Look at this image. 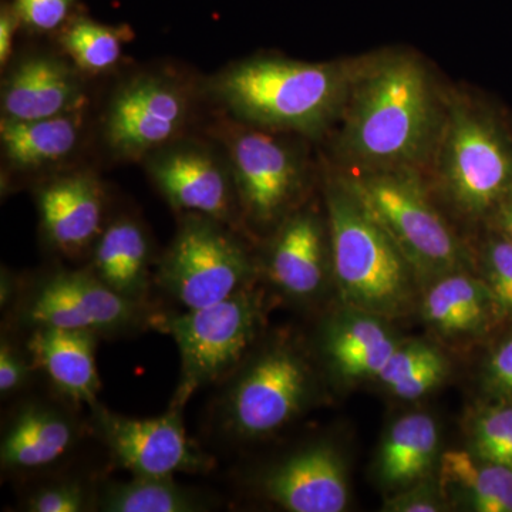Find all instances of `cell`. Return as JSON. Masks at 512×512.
<instances>
[{
    "instance_id": "6da1fadb",
    "label": "cell",
    "mask_w": 512,
    "mask_h": 512,
    "mask_svg": "<svg viewBox=\"0 0 512 512\" xmlns=\"http://www.w3.org/2000/svg\"><path fill=\"white\" fill-rule=\"evenodd\" d=\"M338 148L360 173L414 170L437 150L446 110L426 64L406 52L357 60Z\"/></svg>"
},
{
    "instance_id": "7a4b0ae2",
    "label": "cell",
    "mask_w": 512,
    "mask_h": 512,
    "mask_svg": "<svg viewBox=\"0 0 512 512\" xmlns=\"http://www.w3.org/2000/svg\"><path fill=\"white\" fill-rule=\"evenodd\" d=\"M356 64L255 57L232 64L212 87L218 100L251 126L316 137L342 116Z\"/></svg>"
},
{
    "instance_id": "3957f363",
    "label": "cell",
    "mask_w": 512,
    "mask_h": 512,
    "mask_svg": "<svg viewBox=\"0 0 512 512\" xmlns=\"http://www.w3.org/2000/svg\"><path fill=\"white\" fill-rule=\"evenodd\" d=\"M333 272L350 308L379 318L403 315L412 305L413 268L386 229L338 178L326 191Z\"/></svg>"
},
{
    "instance_id": "277c9868",
    "label": "cell",
    "mask_w": 512,
    "mask_h": 512,
    "mask_svg": "<svg viewBox=\"0 0 512 512\" xmlns=\"http://www.w3.org/2000/svg\"><path fill=\"white\" fill-rule=\"evenodd\" d=\"M264 316V295L254 285L205 308L163 313L158 329L174 339L181 362L170 406L184 409L198 390L227 380L254 349Z\"/></svg>"
},
{
    "instance_id": "5b68a950",
    "label": "cell",
    "mask_w": 512,
    "mask_h": 512,
    "mask_svg": "<svg viewBox=\"0 0 512 512\" xmlns=\"http://www.w3.org/2000/svg\"><path fill=\"white\" fill-rule=\"evenodd\" d=\"M212 421L221 437L251 441L271 436L295 420L312 390L311 367L289 343L249 353L220 384Z\"/></svg>"
},
{
    "instance_id": "8992f818",
    "label": "cell",
    "mask_w": 512,
    "mask_h": 512,
    "mask_svg": "<svg viewBox=\"0 0 512 512\" xmlns=\"http://www.w3.org/2000/svg\"><path fill=\"white\" fill-rule=\"evenodd\" d=\"M345 181L413 271L440 278L463 265L460 242L427 200L414 170L357 171Z\"/></svg>"
},
{
    "instance_id": "52a82bcc",
    "label": "cell",
    "mask_w": 512,
    "mask_h": 512,
    "mask_svg": "<svg viewBox=\"0 0 512 512\" xmlns=\"http://www.w3.org/2000/svg\"><path fill=\"white\" fill-rule=\"evenodd\" d=\"M255 265L229 225L184 214L158 264L157 284L188 309L214 305L252 285Z\"/></svg>"
},
{
    "instance_id": "ba28073f",
    "label": "cell",
    "mask_w": 512,
    "mask_h": 512,
    "mask_svg": "<svg viewBox=\"0 0 512 512\" xmlns=\"http://www.w3.org/2000/svg\"><path fill=\"white\" fill-rule=\"evenodd\" d=\"M19 328L90 330L100 338L158 328L163 312L111 291L90 268L55 271L18 291L12 303Z\"/></svg>"
},
{
    "instance_id": "9c48e42d",
    "label": "cell",
    "mask_w": 512,
    "mask_h": 512,
    "mask_svg": "<svg viewBox=\"0 0 512 512\" xmlns=\"http://www.w3.org/2000/svg\"><path fill=\"white\" fill-rule=\"evenodd\" d=\"M437 151L441 180L461 211L484 214L510 192V144L474 104L464 99L447 104Z\"/></svg>"
},
{
    "instance_id": "30bf717a",
    "label": "cell",
    "mask_w": 512,
    "mask_h": 512,
    "mask_svg": "<svg viewBox=\"0 0 512 512\" xmlns=\"http://www.w3.org/2000/svg\"><path fill=\"white\" fill-rule=\"evenodd\" d=\"M89 409V430L111 461L131 476L202 474L215 466L214 458L188 437L183 409L170 406L153 419H133L100 402Z\"/></svg>"
},
{
    "instance_id": "8fae6325",
    "label": "cell",
    "mask_w": 512,
    "mask_h": 512,
    "mask_svg": "<svg viewBox=\"0 0 512 512\" xmlns=\"http://www.w3.org/2000/svg\"><path fill=\"white\" fill-rule=\"evenodd\" d=\"M239 208L249 222L284 221L303 187V164L288 144L265 130L242 128L227 137Z\"/></svg>"
},
{
    "instance_id": "7c38bea8",
    "label": "cell",
    "mask_w": 512,
    "mask_h": 512,
    "mask_svg": "<svg viewBox=\"0 0 512 512\" xmlns=\"http://www.w3.org/2000/svg\"><path fill=\"white\" fill-rule=\"evenodd\" d=\"M190 100L173 80L144 74L120 87L104 116V140L123 158L150 156L183 130Z\"/></svg>"
},
{
    "instance_id": "4fadbf2b",
    "label": "cell",
    "mask_w": 512,
    "mask_h": 512,
    "mask_svg": "<svg viewBox=\"0 0 512 512\" xmlns=\"http://www.w3.org/2000/svg\"><path fill=\"white\" fill-rule=\"evenodd\" d=\"M77 407L59 396L20 402L3 424V473L39 476L66 460L84 436V424L74 413Z\"/></svg>"
},
{
    "instance_id": "5bb4252c",
    "label": "cell",
    "mask_w": 512,
    "mask_h": 512,
    "mask_svg": "<svg viewBox=\"0 0 512 512\" xmlns=\"http://www.w3.org/2000/svg\"><path fill=\"white\" fill-rule=\"evenodd\" d=\"M148 173L174 210L231 224L238 198L232 175L211 153L192 144L150 154Z\"/></svg>"
},
{
    "instance_id": "9a60e30c",
    "label": "cell",
    "mask_w": 512,
    "mask_h": 512,
    "mask_svg": "<svg viewBox=\"0 0 512 512\" xmlns=\"http://www.w3.org/2000/svg\"><path fill=\"white\" fill-rule=\"evenodd\" d=\"M262 494L291 512H342L348 505V478L342 458L328 444L295 451L261 478Z\"/></svg>"
},
{
    "instance_id": "2e32d148",
    "label": "cell",
    "mask_w": 512,
    "mask_h": 512,
    "mask_svg": "<svg viewBox=\"0 0 512 512\" xmlns=\"http://www.w3.org/2000/svg\"><path fill=\"white\" fill-rule=\"evenodd\" d=\"M47 244L69 258L93 249L104 227V192L93 175H64L37 191Z\"/></svg>"
},
{
    "instance_id": "e0dca14e",
    "label": "cell",
    "mask_w": 512,
    "mask_h": 512,
    "mask_svg": "<svg viewBox=\"0 0 512 512\" xmlns=\"http://www.w3.org/2000/svg\"><path fill=\"white\" fill-rule=\"evenodd\" d=\"M30 359L56 396L74 406L99 403L101 380L96 362L100 336L90 330L40 326L26 330Z\"/></svg>"
},
{
    "instance_id": "ac0fdd59",
    "label": "cell",
    "mask_w": 512,
    "mask_h": 512,
    "mask_svg": "<svg viewBox=\"0 0 512 512\" xmlns=\"http://www.w3.org/2000/svg\"><path fill=\"white\" fill-rule=\"evenodd\" d=\"M82 79L69 64L49 56L22 60L10 72L2 90L5 119L39 120L79 110Z\"/></svg>"
},
{
    "instance_id": "d6986e66",
    "label": "cell",
    "mask_w": 512,
    "mask_h": 512,
    "mask_svg": "<svg viewBox=\"0 0 512 512\" xmlns=\"http://www.w3.org/2000/svg\"><path fill=\"white\" fill-rule=\"evenodd\" d=\"M325 269L326 239L319 218L312 212L286 217L266 262L272 284L292 298H311L322 288Z\"/></svg>"
},
{
    "instance_id": "ffe728a7",
    "label": "cell",
    "mask_w": 512,
    "mask_h": 512,
    "mask_svg": "<svg viewBox=\"0 0 512 512\" xmlns=\"http://www.w3.org/2000/svg\"><path fill=\"white\" fill-rule=\"evenodd\" d=\"M151 248L147 232L133 218L120 217L103 229L92 249L90 271L128 301L150 305Z\"/></svg>"
},
{
    "instance_id": "44dd1931",
    "label": "cell",
    "mask_w": 512,
    "mask_h": 512,
    "mask_svg": "<svg viewBox=\"0 0 512 512\" xmlns=\"http://www.w3.org/2000/svg\"><path fill=\"white\" fill-rule=\"evenodd\" d=\"M82 133L79 110L39 120L2 117L0 138L3 153L18 170H37L59 163L77 147Z\"/></svg>"
},
{
    "instance_id": "7402d4cb",
    "label": "cell",
    "mask_w": 512,
    "mask_h": 512,
    "mask_svg": "<svg viewBox=\"0 0 512 512\" xmlns=\"http://www.w3.org/2000/svg\"><path fill=\"white\" fill-rule=\"evenodd\" d=\"M397 346L379 316L356 309L332 326L326 340V350L336 370L352 379H377Z\"/></svg>"
},
{
    "instance_id": "603a6c76",
    "label": "cell",
    "mask_w": 512,
    "mask_h": 512,
    "mask_svg": "<svg viewBox=\"0 0 512 512\" xmlns=\"http://www.w3.org/2000/svg\"><path fill=\"white\" fill-rule=\"evenodd\" d=\"M215 505L210 494L185 487L174 476L104 481L97 495V511L103 512H204Z\"/></svg>"
},
{
    "instance_id": "cb8c5ba5",
    "label": "cell",
    "mask_w": 512,
    "mask_h": 512,
    "mask_svg": "<svg viewBox=\"0 0 512 512\" xmlns=\"http://www.w3.org/2000/svg\"><path fill=\"white\" fill-rule=\"evenodd\" d=\"M440 484L444 495L478 512H512V468L488 463L476 454L451 450L440 463Z\"/></svg>"
},
{
    "instance_id": "d4e9b609",
    "label": "cell",
    "mask_w": 512,
    "mask_h": 512,
    "mask_svg": "<svg viewBox=\"0 0 512 512\" xmlns=\"http://www.w3.org/2000/svg\"><path fill=\"white\" fill-rule=\"evenodd\" d=\"M439 429L429 414L402 417L387 431L379 457L384 483L409 484L419 480L437 454Z\"/></svg>"
},
{
    "instance_id": "484cf974",
    "label": "cell",
    "mask_w": 512,
    "mask_h": 512,
    "mask_svg": "<svg viewBox=\"0 0 512 512\" xmlns=\"http://www.w3.org/2000/svg\"><path fill=\"white\" fill-rule=\"evenodd\" d=\"M491 303L487 285L463 272L440 276L423 301V315L444 333L474 332L483 325Z\"/></svg>"
},
{
    "instance_id": "4316f807",
    "label": "cell",
    "mask_w": 512,
    "mask_h": 512,
    "mask_svg": "<svg viewBox=\"0 0 512 512\" xmlns=\"http://www.w3.org/2000/svg\"><path fill=\"white\" fill-rule=\"evenodd\" d=\"M130 36V30L79 18L64 29L60 42L80 70L100 74L109 72L119 63L124 43Z\"/></svg>"
},
{
    "instance_id": "83f0119b",
    "label": "cell",
    "mask_w": 512,
    "mask_h": 512,
    "mask_svg": "<svg viewBox=\"0 0 512 512\" xmlns=\"http://www.w3.org/2000/svg\"><path fill=\"white\" fill-rule=\"evenodd\" d=\"M99 484L80 477H53L33 487L23 497L22 510L29 512L97 511Z\"/></svg>"
},
{
    "instance_id": "f1b7e54d",
    "label": "cell",
    "mask_w": 512,
    "mask_h": 512,
    "mask_svg": "<svg viewBox=\"0 0 512 512\" xmlns=\"http://www.w3.org/2000/svg\"><path fill=\"white\" fill-rule=\"evenodd\" d=\"M474 454L488 463L512 468V406L494 407L478 417Z\"/></svg>"
},
{
    "instance_id": "f546056e",
    "label": "cell",
    "mask_w": 512,
    "mask_h": 512,
    "mask_svg": "<svg viewBox=\"0 0 512 512\" xmlns=\"http://www.w3.org/2000/svg\"><path fill=\"white\" fill-rule=\"evenodd\" d=\"M487 289L494 311L512 316V242L495 241L485 254Z\"/></svg>"
},
{
    "instance_id": "4dcf8cb0",
    "label": "cell",
    "mask_w": 512,
    "mask_h": 512,
    "mask_svg": "<svg viewBox=\"0 0 512 512\" xmlns=\"http://www.w3.org/2000/svg\"><path fill=\"white\" fill-rule=\"evenodd\" d=\"M37 373L28 350L19 346L8 335L0 342V396L2 399L25 392Z\"/></svg>"
},
{
    "instance_id": "1f68e13d",
    "label": "cell",
    "mask_w": 512,
    "mask_h": 512,
    "mask_svg": "<svg viewBox=\"0 0 512 512\" xmlns=\"http://www.w3.org/2000/svg\"><path fill=\"white\" fill-rule=\"evenodd\" d=\"M76 0H15L20 23L36 32H52L66 22Z\"/></svg>"
},
{
    "instance_id": "d6a6232c",
    "label": "cell",
    "mask_w": 512,
    "mask_h": 512,
    "mask_svg": "<svg viewBox=\"0 0 512 512\" xmlns=\"http://www.w3.org/2000/svg\"><path fill=\"white\" fill-rule=\"evenodd\" d=\"M439 356L440 353L433 346L426 345V343L413 342L403 346L399 345L394 349L390 359L387 360L386 366L377 376V380L382 382L384 386H393V384L399 383L400 380L412 375L419 367Z\"/></svg>"
},
{
    "instance_id": "836d02e7",
    "label": "cell",
    "mask_w": 512,
    "mask_h": 512,
    "mask_svg": "<svg viewBox=\"0 0 512 512\" xmlns=\"http://www.w3.org/2000/svg\"><path fill=\"white\" fill-rule=\"evenodd\" d=\"M447 366L443 356L436 357L431 362L419 367L412 375L389 387L394 396L403 400L420 399L434 387L439 386L446 376Z\"/></svg>"
},
{
    "instance_id": "e575fe53",
    "label": "cell",
    "mask_w": 512,
    "mask_h": 512,
    "mask_svg": "<svg viewBox=\"0 0 512 512\" xmlns=\"http://www.w3.org/2000/svg\"><path fill=\"white\" fill-rule=\"evenodd\" d=\"M487 383L495 392L512 397V339L503 343L491 356Z\"/></svg>"
},
{
    "instance_id": "d590c367",
    "label": "cell",
    "mask_w": 512,
    "mask_h": 512,
    "mask_svg": "<svg viewBox=\"0 0 512 512\" xmlns=\"http://www.w3.org/2000/svg\"><path fill=\"white\" fill-rule=\"evenodd\" d=\"M386 510L396 512H437L441 510L440 498L429 487H414L397 495L386 504Z\"/></svg>"
},
{
    "instance_id": "8d00e7d4",
    "label": "cell",
    "mask_w": 512,
    "mask_h": 512,
    "mask_svg": "<svg viewBox=\"0 0 512 512\" xmlns=\"http://www.w3.org/2000/svg\"><path fill=\"white\" fill-rule=\"evenodd\" d=\"M20 19L13 6H6L0 13V63L9 62L12 55L13 37L18 29Z\"/></svg>"
},
{
    "instance_id": "74e56055",
    "label": "cell",
    "mask_w": 512,
    "mask_h": 512,
    "mask_svg": "<svg viewBox=\"0 0 512 512\" xmlns=\"http://www.w3.org/2000/svg\"><path fill=\"white\" fill-rule=\"evenodd\" d=\"M503 228L505 234H507L508 241L512 242V205L510 208H507V211L504 212Z\"/></svg>"
}]
</instances>
